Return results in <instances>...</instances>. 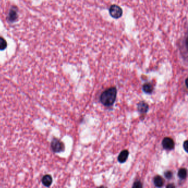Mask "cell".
Wrapping results in <instances>:
<instances>
[{
	"mask_svg": "<svg viewBox=\"0 0 188 188\" xmlns=\"http://www.w3.org/2000/svg\"><path fill=\"white\" fill-rule=\"evenodd\" d=\"M188 140H185L184 143H183V148L184 149L186 152H188Z\"/></svg>",
	"mask_w": 188,
	"mask_h": 188,
	"instance_id": "9a60e30c",
	"label": "cell"
},
{
	"mask_svg": "<svg viewBox=\"0 0 188 188\" xmlns=\"http://www.w3.org/2000/svg\"><path fill=\"white\" fill-rule=\"evenodd\" d=\"M176 186L173 184H169L168 185H167V188H175Z\"/></svg>",
	"mask_w": 188,
	"mask_h": 188,
	"instance_id": "2e32d148",
	"label": "cell"
},
{
	"mask_svg": "<svg viewBox=\"0 0 188 188\" xmlns=\"http://www.w3.org/2000/svg\"><path fill=\"white\" fill-rule=\"evenodd\" d=\"M109 13L113 18H119L123 15V10L120 7L116 5H111L109 8Z\"/></svg>",
	"mask_w": 188,
	"mask_h": 188,
	"instance_id": "3957f363",
	"label": "cell"
},
{
	"mask_svg": "<svg viewBox=\"0 0 188 188\" xmlns=\"http://www.w3.org/2000/svg\"><path fill=\"white\" fill-rule=\"evenodd\" d=\"M117 90L115 87H112L105 90L101 94L100 101L105 107H110L114 104L117 98Z\"/></svg>",
	"mask_w": 188,
	"mask_h": 188,
	"instance_id": "6da1fadb",
	"label": "cell"
},
{
	"mask_svg": "<svg viewBox=\"0 0 188 188\" xmlns=\"http://www.w3.org/2000/svg\"><path fill=\"white\" fill-rule=\"evenodd\" d=\"M133 188H142L143 185H142V183L140 182V180H137L136 182H134L133 186Z\"/></svg>",
	"mask_w": 188,
	"mask_h": 188,
	"instance_id": "5bb4252c",
	"label": "cell"
},
{
	"mask_svg": "<svg viewBox=\"0 0 188 188\" xmlns=\"http://www.w3.org/2000/svg\"><path fill=\"white\" fill-rule=\"evenodd\" d=\"M153 183L156 187H162L164 184V180L160 176H155L153 178Z\"/></svg>",
	"mask_w": 188,
	"mask_h": 188,
	"instance_id": "52a82bcc",
	"label": "cell"
},
{
	"mask_svg": "<svg viewBox=\"0 0 188 188\" xmlns=\"http://www.w3.org/2000/svg\"><path fill=\"white\" fill-rule=\"evenodd\" d=\"M162 144L164 149L169 151L173 150L175 146V143L174 140L170 137H165L163 140Z\"/></svg>",
	"mask_w": 188,
	"mask_h": 188,
	"instance_id": "277c9868",
	"label": "cell"
},
{
	"mask_svg": "<svg viewBox=\"0 0 188 188\" xmlns=\"http://www.w3.org/2000/svg\"><path fill=\"white\" fill-rule=\"evenodd\" d=\"M178 176L180 179H185L187 176V170L185 168H180L178 172Z\"/></svg>",
	"mask_w": 188,
	"mask_h": 188,
	"instance_id": "8fae6325",
	"label": "cell"
},
{
	"mask_svg": "<svg viewBox=\"0 0 188 188\" xmlns=\"http://www.w3.org/2000/svg\"><path fill=\"white\" fill-rule=\"evenodd\" d=\"M164 176L167 179H168V180H170V179H172V177H173V172L172 171H170V170H167V171H166L164 172Z\"/></svg>",
	"mask_w": 188,
	"mask_h": 188,
	"instance_id": "4fadbf2b",
	"label": "cell"
},
{
	"mask_svg": "<svg viewBox=\"0 0 188 188\" xmlns=\"http://www.w3.org/2000/svg\"><path fill=\"white\" fill-rule=\"evenodd\" d=\"M41 182L44 186H45L46 187H49L53 183V178L51 176L46 174L43 177V178L41 179Z\"/></svg>",
	"mask_w": 188,
	"mask_h": 188,
	"instance_id": "ba28073f",
	"label": "cell"
},
{
	"mask_svg": "<svg viewBox=\"0 0 188 188\" xmlns=\"http://www.w3.org/2000/svg\"><path fill=\"white\" fill-rule=\"evenodd\" d=\"M17 17H18L17 10V9H15L14 7H13L12 8H11L9 11L8 19H9V21L13 22L17 19Z\"/></svg>",
	"mask_w": 188,
	"mask_h": 188,
	"instance_id": "30bf717a",
	"label": "cell"
},
{
	"mask_svg": "<svg viewBox=\"0 0 188 188\" xmlns=\"http://www.w3.org/2000/svg\"><path fill=\"white\" fill-rule=\"evenodd\" d=\"M51 147L55 153H60L65 150V145L61 140L54 139L51 143Z\"/></svg>",
	"mask_w": 188,
	"mask_h": 188,
	"instance_id": "7a4b0ae2",
	"label": "cell"
},
{
	"mask_svg": "<svg viewBox=\"0 0 188 188\" xmlns=\"http://www.w3.org/2000/svg\"><path fill=\"white\" fill-rule=\"evenodd\" d=\"M129 154V152L127 150H124L123 151H121L117 158V160L119 162V163H125L127 160Z\"/></svg>",
	"mask_w": 188,
	"mask_h": 188,
	"instance_id": "8992f818",
	"label": "cell"
},
{
	"mask_svg": "<svg viewBox=\"0 0 188 188\" xmlns=\"http://www.w3.org/2000/svg\"><path fill=\"white\" fill-rule=\"evenodd\" d=\"M7 43L6 40L2 37H0V50H3L6 48Z\"/></svg>",
	"mask_w": 188,
	"mask_h": 188,
	"instance_id": "7c38bea8",
	"label": "cell"
},
{
	"mask_svg": "<svg viewBox=\"0 0 188 188\" xmlns=\"http://www.w3.org/2000/svg\"><path fill=\"white\" fill-rule=\"evenodd\" d=\"M187 81H188V78H186V80H185V84H186V88H188V84H188V82Z\"/></svg>",
	"mask_w": 188,
	"mask_h": 188,
	"instance_id": "e0dca14e",
	"label": "cell"
},
{
	"mask_svg": "<svg viewBox=\"0 0 188 188\" xmlns=\"http://www.w3.org/2000/svg\"><path fill=\"white\" fill-rule=\"evenodd\" d=\"M154 90L153 86L151 83H146L142 86V90L147 94H151Z\"/></svg>",
	"mask_w": 188,
	"mask_h": 188,
	"instance_id": "9c48e42d",
	"label": "cell"
},
{
	"mask_svg": "<svg viewBox=\"0 0 188 188\" xmlns=\"http://www.w3.org/2000/svg\"><path fill=\"white\" fill-rule=\"evenodd\" d=\"M149 106L148 104L144 101L139 102L137 104V110L141 114H145L148 110Z\"/></svg>",
	"mask_w": 188,
	"mask_h": 188,
	"instance_id": "5b68a950",
	"label": "cell"
}]
</instances>
